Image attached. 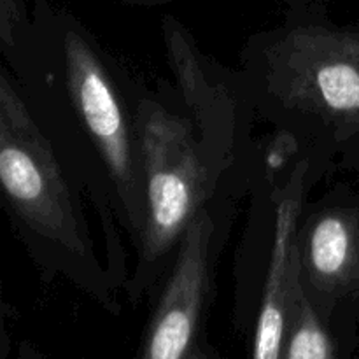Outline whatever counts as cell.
<instances>
[{
	"instance_id": "1",
	"label": "cell",
	"mask_w": 359,
	"mask_h": 359,
	"mask_svg": "<svg viewBox=\"0 0 359 359\" xmlns=\"http://www.w3.org/2000/svg\"><path fill=\"white\" fill-rule=\"evenodd\" d=\"M16 76L51 84L69 104L70 123L37 121L70 174L86 189L102 217L112 273L126 270L116 223L139 245L146 223V182L135 107L128 105L116 69L93 37L72 20L30 25L7 56Z\"/></svg>"
},
{
	"instance_id": "2",
	"label": "cell",
	"mask_w": 359,
	"mask_h": 359,
	"mask_svg": "<svg viewBox=\"0 0 359 359\" xmlns=\"http://www.w3.org/2000/svg\"><path fill=\"white\" fill-rule=\"evenodd\" d=\"M244 93L273 128L272 156L319 175L359 167V25L293 20L241 53Z\"/></svg>"
},
{
	"instance_id": "3",
	"label": "cell",
	"mask_w": 359,
	"mask_h": 359,
	"mask_svg": "<svg viewBox=\"0 0 359 359\" xmlns=\"http://www.w3.org/2000/svg\"><path fill=\"white\" fill-rule=\"evenodd\" d=\"M0 184L14 231L42 272L118 314L121 287L98 258L77 182L7 67L0 74Z\"/></svg>"
},
{
	"instance_id": "4",
	"label": "cell",
	"mask_w": 359,
	"mask_h": 359,
	"mask_svg": "<svg viewBox=\"0 0 359 359\" xmlns=\"http://www.w3.org/2000/svg\"><path fill=\"white\" fill-rule=\"evenodd\" d=\"M137 128L146 182V223L125 286L130 304H139L160 283L191 221L231 181L191 116L174 111L154 95L137 97Z\"/></svg>"
},
{
	"instance_id": "5",
	"label": "cell",
	"mask_w": 359,
	"mask_h": 359,
	"mask_svg": "<svg viewBox=\"0 0 359 359\" xmlns=\"http://www.w3.org/2000/svg\"><path fill=\"white\" fill-rule=\"evenodd\" d=\"M298 283L319 318L353 351L359 323V189L335 188L302 214Z\"/></svg>"
},
{
	"instance_id": "6",
	"label": "cell",
	"mask_w": 359,
	"mask_h": 359,
	"mask_svg": "<svg viewBox=\"0 0 359 359\" xmlns=\"http://www.w3.org/2000/svg\"><path fill=\"white\" fill-rule=\"evenodd\" d=\"M163 37L181 98L203 142L224 174L238 179V165L252 151L249 126L255 116L238 74L216 77L217 69H210L191 35L172 16L163 18Z\"/></svg>"
},
{
	"instance_id": "7",
	"label": "cell",
	"mask_w": 359,
	"mask_h": 359,
	"mask_svg": "<svg viewBox=\"0 0 359 359\" xmlns=\"http://www.w3.org/2000/svg\"><path fill=\"white\" fill-rule=\"evenodd\" d=\"M207 203L186 230L163 280L144 337L140 359H186L196 346L212 290L217 217Z\"/></svg>"
},
{
	"instance_id": "8",
	"label": "cell",
	"mask_w": 359,
	"mask_h": 359,
	"mask_svg": "<svg viewBox=\"0 0 359 359\" xmlns=\"http://www.w3.org/2000/svg\"><path fill=\"white\" fill-rule=\"evenodd\" d=\"M316 179H319V174L312 161L302 158L291 163L287 175L272 193V245L256 316L251 359H283L298 287L294 238L305 210L307 191Z\"/></svg>"
},
{
	"instance_id": "9",
	"label": "cell",
	"mask_w": 359,
	"mask_h": 359,
	"mask_svg": "<svg viewBox=\"0 0 359 359\" xmlns=\"http://www.w3.org/2000/svg\"><path fill=\"white\" fill-rule=\"evenodd\" d=\"M340 353L339 339L319 318L298 283L283 359H339Z\"/></svg>"
},
{
	"instance_id": "10",
	"label": "cell",
	"mask_w": 359,
	"mask_h": 359,
	"mask_svg": "<svg viewBox=\"0 0 359 359\" xmlns=\"http://www.w3.org/2000/svg\"><path fill=\"white\" fill-rule=\"evenodd\" d=\"M30 30L23 0H0V46L4 58L20 48L21 41Z\"/></svg>"
},
{
	"instance_id": "11",
	"label": "cell",
	"mask_w": 359,
	"mask_h": 359,
	"mask_svg": "<svg viewBox=\"0 0 359 359\" xmlns=\"http://www.w3.org/2000/svg\"><path fill=\"white\" fill-rule=\"evenodd\" d=\"M16 359H49V358H46L44 354L34 346V344L23 340V342L20 344V347H18Z\"/></svg>"
},
{
	"instance_id": "12",
	"label": "cell",
	"mask_w": 359,
	"mask_h": 359,
	"mask_svg": "<svg viewBox=\"0 0 359 359\" xmlns=\"http://www.w3.org/2000/svg\"><path fill=\"white\" fill-rule=\"evenodd\" d=\"M186 359H212V358L209 356V353H207L203 347H200L198 344H196V346L189 351V354L186 356Z\"/></svg>"
},
{
	"instance_id": "13",
	"label": "cell",
	"mask_w": 359,
	"mask_h": 359,
	"mask_svg": "<svg viewBox=\"0 0 359 359\" xmlns=\"http://www.w3.org/2000/svg\"><path fill=\"white\" fill-rule=\"evenodd\" d=\"M140 2H158V0H140Z\"/></svg>"
},
{
	"instance_id": "14",
	"label": "cell",
	"mask_w": 359,
	"mask_h": 359,
	"mask_svg": "<svg viewBox=\"0 0 359 359\" xmlns=\"http://www.w3.org/2000/svg\"><path fill=\"white\" fill-rule=\"evenodd\" d=\"M356 359H359V356H358V358H356Z\"/></svg>"
}]
</instances>
